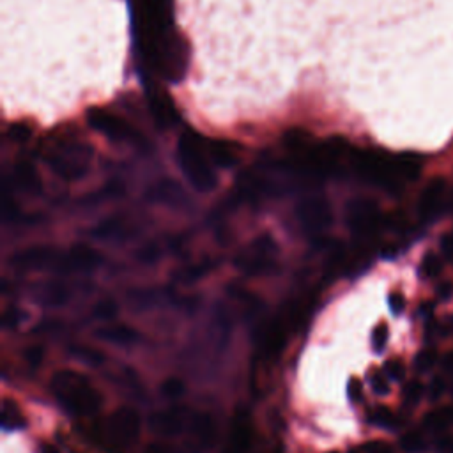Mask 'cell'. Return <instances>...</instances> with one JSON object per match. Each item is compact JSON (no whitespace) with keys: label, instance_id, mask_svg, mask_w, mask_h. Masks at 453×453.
<instances>
[{"label":"cell","instance_id":"cell-30","mask_svg":"<svg viewBox=\"0 0 453 453\" xmlns=\"http://www.w3.org/2000/svg\"><path fill=\"white\" fill-rule=\"evenodd\" d=\"M184 391H186V386H184V383L179 377H169V379L162 384V393L165 395L167 398H179L183 397Z\"/></svg>","mask_w":453,"mask_h":453},{"label":"cell","instance_id":"cell-11","mask_svg":"<svg viewBox=\"0 0 453 453\" xmlns=\"http://www.w3.org/2000/svg\"><path fill=\"white\" fill-rule=\"evenodd\" d=\"M110 434L121 444H131L140 436V415L131 408H119L110 418Z\"/></svg>","mask_w":453,"mask_h":453},{"label":"cell","instance_id":"cell-39","mask_svg":"<svg viewBox=\"0 0 453 453\" xmlns=\"http://www.w3.org/2000/svg\"><path fill=\"white\" fill-rule=\"evenodd\" d=\"M209 266H206V264H198V266H190L186 267V269L181 271V280L186 281V284H190V281H195L198 280V278L204 276V273L208 271Z\"/></svg>","mask_w":453,"mask_h":453},{"label":"cell","instance_id":"cell-52","mask_svg":"<svg viewBox=\"0 0 453 453\" xmlns=\"http://www.w3.org/2000/svg\"><path fill=\"white\" fill-rule=\"evenodd\" d=\"M41 453H59V452H57V448H53L52 444H43Z\"/></svg>","mask_w":453,"mask_h":453},{"label":"cell","instance_id":"cell-8","mask_svg":"<svg viewBox=\"0 0 453 453\" xmlns=\"http://www.w3.org/2000/svg\"><path fill=\"white\" fill-rule=\"evenodd\" d=\"M347 225L352 234L362 239L372 237L377 228L383 225V218L374 201L369 198H356L347 206Z\"/></svg>","mask_w":453,"mask_h":453},{"label":"cell","instance_id":"cell-20","mask_svg":"<svg viewBox=\"0 0 453 453\" xmlns=\"http://www.w3.org/2000/svg\"><path fill=\"white\" fill-rule=\"evenodd\" d=\"M208 152L211 162L216 167H234L237 163V151H235L234 145L230 142L225 140H209L208 142Z\"/></svg>","mask_w":453,"mask_h":453},{"label":"cell","instance_id":"cell-28","mask_svg":"<svg viewBox=\"0 0 453 453\" xmlns=\"http://www.w3.org/2000/svg\"><path fill=\"white\" fill-rule=\"evenodd\" d=\"M402 450L408 453H422L425 450V440L418 432H408L401 437Z\"/></svg>","mask_w":453,"mask_h":453},{"label":"cell","instance_id":"cell-2","mask_svg":"<svg viewBox=\"0 0 453 453\" xmlns=\"http://www.w3.org/2000/svg\"><path fill=\"white\" fill-rule=\"evenodd\" d=\"M177 160L181 170L188 177L194 188L198 191H209L216 186L218 179L211 167V158L208 152V142L194 131L181 135L177 144Z\"/></svg>","mask_w":453,"mask_h":453},{"label":"cell","instance_id":"cell-24","mask_svg":"<svg viewBox=\"0 0 453 453\" xmlns=\"http://www.w3.org/2000/svg\"><path fill=\"white\" fill-rule=\"evenodd\" d=\"M0 418H2V429L4 430H20L27 425L25 422L23 413L16 406V402L6 398L2 404V411H0Z\"/></svg>","mask_w":453,"mask_h":453},{"label":"cell","instance_id":"cell-21","mask_svg":"<svg viewBox=\"0 0 453 453\" xmlns=\"http://www.w3.org/2000/svg\"><path fill=\"white\" fill-rule=\"evenodd\" d=\"M14 179H16L18 186L23 188L25 191L28 194H41L43 190V184L41 179H39V174L35 172L34 167L30 163L23 162V163H18L16 169H14Z\"/></svg>","mask_w":453,"mask_h":453},{"label":"cell","instance_id":"cell-19","mask_svg":"<svg viewBox=\"0 0 453 453\" xmlns=\"http://www.w3.org/2000/svg\"><path fill=\"white\" fill-rule=\"evenodd\" d=\"M96 337L116 345H131L140 338L138 331L135 328L126 326V324H110V326L99 328L96 331Z\"/></svg>","mask_w":453,"mask_h":453},{"label":"cell","instance_id":"cell-16","mask_svg":"<svg viewBox=\"0 0 453 453\" xmlns=\"http://www.w3.org/2000/svg\"><path fill=\"white\" fill-rule=\"evenodd\" d=\"M184 420H186V409L170 408L165 411L155 413L149 420V425L155 434L163 437H172L183 432Z\"/></svg>","mask_w":453,"mask_h":453},{"label":"cell","instance_id":"cell-35","mask_svg":"<svg viewBox=\"0 0 453 453\" xmlns=\"http://www.w3.org/2000/svg\"><path fill=\"white\" fill-rule=\"evenodd\" d=\"M43 359H45V347L43 345H30V347L25 351V362L30 369H38L41 367Z\"/></svg>","mask_w":453,"mask_h":453},{"label":"cell","instance_id":"cell-37","mask_svg":"<svg viewBox=\"0 0 453 453\" xmlns=\"http://www.w3.org/2000/svg\"><path fill=\"white\" fill-rule=\"evenodd\" d=\"M423 397V386L418 381H411L404 390V398L408 404H418L420 398Z\"/></svg>","mask_w":453,"mask_h":453},{"label":"cell","instance_id":"cell-9","mask_svg":"<svg viewBox=\"0 0 453 453\" xmlns=\"http://www.w3.org/2000/svg\"><path fill=\"white\" fill-rule=\"evenodd\" d=\"M298 215L299 223L303 228L312 234H319L324 232L326 228H330L333 223V211H331V206L326 198L323 197H308L298 206Z\"/></svg>","mask_w":453,"mask_h":453},{"label":"cell","instance_id":"cell-7","mask_svg":"<svg viewBox=\"0 0 453 453\" xmlns=\"http://www.w3.org/2000/svg\"><path fill=\"white\" fill-rule=\"evenodd\" d=\"M87 123L91 124L92 130L105 135L106 138L116 142H133L137 144L140 140V135L131 128L130 123L116 113L103 108H91L87 113Z\"/></svg>","mask_w":453,"mask_h":453},{"label":"cell","instance_id":"cell-22","mask_svg":"<svg viewBox=\"0 0 453 453\" xmlns=\"http://www.w3.org/2000/svg\"><path fill=\"white\" fill-rule=\"evenodd\" d=\"M69 299V289L62 284H45L38 292V301L45 306H64Z\"/></svg>","mask_w":453,"mask_h":453},{"label":"cell","instance_id":"cell-51","mask_svg":"<svg viewBox=\"0 0 453 453\" xmlns=\"http://www.w3.org/2000/svg\"><path fill=\"white\" fill-rule=\"evenodd\" d=\"M440 294L443 296V298H448V296L452 294V285L450 284H443L440 287Z\"/></svg>","mask_w":453,"mask_h":453},{"label":"cell","instance_id":"cell-42","mask_svg":"<svg viewBox=\"0 0 453 453\" xmlns=\"http://www.w3.org/2000/svg\"><path fill=\"white\" fill-rule=\"evenodd\" d=\"M347 391H349V397H351L352 402H359L363 398V384L359 379H351L349 381V386H347Z\"/></svg>","mask_w":453,"mask_h":453},{"label":"cell","instance_id":"cell-3","mask_svg":"<svg viewBox=\"0 0 453 453\" xmlns=\"http://www.w3.org/2000/svg\"><path fill=\"white\" fill-rule=\"evenodd\" d=\"M352 165H354V170L358 172L359 177H363L369 183L384 188L388 191H397L402 186V183H404L401 179V176H398L395 158H390V156L383 155V152H354Z\"/></svg>","mask_w":453,"mask_h":453},{"label":"cell","instance_id":"cell-33","mask_svg":"<svg viewBox=\"0 0 453 453\" xmlns=\"http://www.w3.org/2000/svg\"><path fill=\"white\" fill-rule=\"evenodd\" d=\"M349 453H393V450L384 441H369V443L351 448Z\"/></svg>","mask_w":453,"mask_h":453},{"label":"cell","instance_id":"cell-12","mask_svg":"<svg viewBox=\"0 0 453 453\" xmlns=\"http://www.w3.org/2000/svg\"><path fill=\"white\" fill-rule=\"evenodd\" d=\"M101 264V255L87 245H74L69 253L59 257L55 267L64 271H91Z\"/></svg>","mask_w":453,"mask_h":453},{"label":"cell","instance_id":"cell-23","mask_svg":"<svg viewBox=\"0 0 453 453\" xmlns=\"http://www.w3.org/2000/svg\"><path fill=\"white\" fill-rule=\"evenodd\" d=\"M395 162H397V170L398 176L404 183H411L416 181L422 174V160L416 155H401L395 156Z\"/></svg>","mask_w":453,"mask_h":453},{"label":"cell","instance_id":"cell-53","mask_svg":"<svg viewBox=\"0 0 453 453\" xmlns=\"http://www.w3.org/2000/svg\"><path fill=\"white\" fill-rule=\"evenodd\" d=\"M331 453H335V452H331Z\"/></svg>","mask_w":453,"mask_h":453},{"label":"cell","instance_id":"cell-25","mask_svg":"<svg viewBox=\"0 0 453 453\" xmlns=\"http://www.w3.org/2000/svg\"><path fill=\"white\" fill-rule=\"evenodd\" d=\"M69 354H73L74 358H78L80 362L87 363V365L92 367H99L105 363V354L101 351L94 347H89V345H71L69 347Z\"/></svg>","mask_w":453,"mask_h":453},{"label":"cell","instance_id":"cell-38","mask_svg":"<svg viewBox=\"0 0 453 453\" xmlns=\"http://www.w3.org/2000/svg\"><path fill=\"white\" fill-rule=\"evenodd\" d=\"M384 372H386V376L390 377V379L401 381L402 377L406 376V367L401 359H390V362L386 363V367H384Z\"/></svg>","mask_w":453,"mask_h":453},{"label":"cell","instance_id":"cell-15","mask_svg":"<svg viewBox=\"0 0 453 453\" xmlns=\"http://www.w3.org/2000/svg\"><path fill=\"white\" fill-rule=\"evenodd\" d=\"M252 444V422L250 413L239 409L232 418L230 436H228L227 448L223 453H246Z\"/></svg>","mask_w":453,"mask_h":453},{"label":"cell","instance_id":"cell-4","mask_svg":"<svg viewBox=\"0 0 453 453\" xmlns=\"http://www.w3.org/2000/svg\"><path fill=\"white\" fill-rule=\"evenodd\" d=\"M156 64L163 77L170 82H181L188 67V46L179 34L162 28L156 39Z\"/></svg>","mask_w":453,"mask_h":453},{"label":"cell","instance_id":"cell-47","mask_svg":"<svg viewBox=\"0 0 453 453\" xmlns=\"http://www.w3.org/2000/svg\"><path fill=\"white\" fill-rule=\"evenodd\" d=\"M441 252H443L444 257L452 259L453 257V235L448 234L441 239Z\"/></svg>","mask_w":453,"mask_h":453},{"label":"cell","instance_id":"cell-17","mask_svg":"<svg viewBox=\"0 0 453 453\" xmlns=\"http://www.w3.org/2000/svg\"><path fill=\"white\" fill-rule=\"evenodd\" d=\"M149 108H151L152 119L162 130L174 126L179 121L176 105H174L172 98H169L165 92H155L149 99Z\"/></svg>","mask_w":453,"mask_h":453},{"label":"cell","instance_id":"cell-40","mask_svg":"<svg viewBox=\"0 0 453 453\" xmlns=\"http://www.w3.org/2000/svg\"><path fill=\"white\" fill-rule=\"evenodd\" d=\"M372 422L377 423L379 427H395V415L390 411V409H377L376 413L372 415Z\"/></svg>","mask_w":453,"mask_h":453},{"label":"cell","instance_id":"cell-43","mask_svg":"<svg viewBox=\"0 0 453 453\" xmlns=\"http://www.w3.org/2000/svg\"><path fill=\"white\" fill-rule=\"evenodd\" d=\"M158 255H160V248H158V246H156V245H149V246H145L144 250H142L140 255H138V259H140L142 262L151 264V262H155L156 259H158Z\"/></svg>","mask_w":453,"mask_h":453},{"label":"cell","instance_id":"cell-48","mask_svg":"<svg viewBox=\"0 0 453 453\" xmlns=\"http://www.w3.org/2000/svg\"><path fill=\"white\" fill-rule=\"evenodd\" d=\"M62 326V324L60 323H55V320H48V323H43V324H39V328L35 331H43V333L45 335H50V333H53V331L55 330H59V328Z\"/></svg>","mask_w":453,"mask_h":453},{"label":"cell","instance_id":"cell-18","mask_svg":"<svg viewBox=\"0 0 453 453\" xmlns=\"http://www.w3.org/2000/svg\"><path fill=\"white\" fill-rule=\"evenodd\" d=\"M190 434L198 450H206V448L211 447L216 436V425L213 416L208 413L195 415L190 422Z\"/></svg>","mask_w":453,"mask_h":453},{"label":"cell","instance_id":"cell-41","mask_svg":"<svg viewBox=\"0 0 453 453\" xmlns=\"http://www.w3.org/2000/svg\"><path fill=\"white\" fill-rule=\"evenodd\" d=\"M370 384H372L374 393L377 395H388V391H390V384H388L386 377H384L383 374H374V376L370 377Z\"/></svg>","mask_w":453,"mask_h":453},{"label":"cell","instance_id":"cell-44","mask_svg":"<svg viewBox=\"0 0 453 453\" xmlns=\"http://www.w3.org/2000/svg\"><path fill=\"white\" fill-rule=\"evenodd\" d=\"M444 390H447V384H444V381L441 379V377H434L432 383H430V386H429L430 398H434V401H436V398H440L441 395L444 393Z\"/></svg>","mask_w":453,"mask_h":453},{"label":"cell","instance_id":"cell-26","mask_svg":"<svg viewBox=\"0 0 453 453\" xmlns=\"http://www.w3.org/2000/svg\"><path fill=\"white\" fill-rule=\"evenodd\" d=\"M448 425H452L450 415H448V409H437V411L429 413L425 416V427L429 430H434V432H440V430H444Z\"/></svg>","mask_w":453,"mask_h":453},{"label":"cell","instance_id":"cell-27","mask_svg":"<svg viewBox=\"0 0 453 453\" xmlns=\"http://www.w3.org/2000/svg\"><path fill=\"white\" fill-rule=\"evenodd\" d=\"M119 313V305L113 299H101L92 310V317L98 320H112Z\"/></svg>","mask_w":453,"mask_h":453},{"label":"cell","instance_id":"cell-10","mask_svg":"<svg viewBox=\"0 0 453 453\" xmlns=\"http://www.w3.org/2000/svg\"><path fill=\"white\" fill-rule=\"evenodd\" d=\"M289 331L291 326L285 319H276L273 323L266 324L259 331V354L264 359H274L280 356V352L285 349Z\"/></svg>","mask_w":453,"mask_h":453},{"label":"cell","instance_id":"cell-36","mask_svg":"<svg viewBox=\"0 0 453 453\" xmlns=\"http://www.w3.org/2000/svg\"><path fill=\"white\" fill-rule=\"evenodd\" d=\"M388 335H390V331H388V326L386 324H379V326L374 330L372 333V347L376 352H381L384 347H386L388 344Z\"/></svg>","mask_w":453,"mask_h":453},{"label":"cell","instance_id":"cell-6","mask_svg":"<svg viewBox=\"0 0 453 453\" xmlns=\"http://www.w3.org/2000/svg\"><path fill=\"white\" fill-rule=\"evenodd\" d=\"M89 156H91L89 147L80 144H71L60 149V151L53 152L48 158V165L62 179L77 181L87 174Z\"/></svg>","mask_w":453,"mask_h":453},{"label":"cell","instance_id":"cell-13","mask_svg":"<svg viewBox=\"0 0 453 453\" xmlns=\"http://www.w3.org/2000/svg\"><path fill=\"white\" fill-rule=\"evenodd\" d=\"M447 183L443 179H434L427 184L418 201V215L422 220H430L440 215L447 204Z\"/></svg>","mask_w":453,"mask_h":453},{"label":"cell","instance_id":"cell-50","mask_svg":"<svg viewBox=\"0 0 453 453\" xmlns=\"http://www.w3.org/2000/svg\"><path fill=\"white\" fill-rule=\"evenodd\" d=\"M443 369L447 370V372L453 374V352H448L443 358Z\"/></svg>","mask_w":453,"mask_h":453},{"label":"cell","instance_id":"cell-14","mask_svg":"<svg viewBox=\"0 0 453 453\" xmlns=\"http://www.w3.org/2000/svg\"><path fill=\"white\" fill-rule=\"evenodd\" d=\"M59 255L50 246H30L11 257V266L18 269H43L55 266Z\"/></svg>","mask_w":453,"mask_h":453},{"label":"cell","instance_id":"cell-29","mask_svg":"<svg viewBox=\"0 0 453 453\" xmlns=\"http://www.w3.org/2000/svg\"><path fill=\"white\" fill-rule=\"evenodd\" d=\"M25 319H27V313H25L23 310L18 308V306H9L2 315V326L6 328V330H14V328L20 326Z\"/></svg>","mask_w":453,"mask_h":453},{"label":"cell","instance_id":"cell-49","mask_svg":"<svg viewBox=\"0 0 453 453\" xmlns=\"http://www.w3.org/2000/svg\"><path fill=\"white\" fill-rule=\"evenodd\" d=\"M144 453H172V450H170L167 444H162V443H151L147 448H145Z\"/></svg>","mask_w":453,"mask_h":453},{"label":"cell","instance_id":"cell-34","mask_svg":"<svg viewBox=\"0 0 453 453\" xmlns=\"http://www.w3.org/2000/svg\"><path fill=\"white\" fill-rule=\"evenodd\" d=\"M434 365H436V352L434 351H429V349H427V351H422L418 356H416L415 367L418 372L422 374L429 372V370H432Z\"/></svg>","mask_w":453,"mask_h":453},{"label":"cell","instance_id":"cell-31","mask_svg":"<svg viewBox=\"0 0 453 453\" xmlns=\"http://www.w3.org/2000/svg\"><path fill=\"white\" fill-rule=\"evenodd\" d=\"M441 269H443V262H441V259L437 255H434V253H429V255H425V259H423L422 262V274L425 278H434L437 276V274L441 273Z\"/></svg>","mask_w":453,"mask_h":453},{"label":"cell","instance_id":"cell-46","mask_svg":"<svg viewBox=\"0 0 453 453\" xmlns=\"http://www.w3.org/2000/svg\"><path fill=\"white\" fill-rule=\"evenodd\" d=\"M437 453H453V436H441L436 443Z\"/></svg>","mask_w":453,"mask_h":453},{"label":"cell","instance_id":"cell-1","mask_svg":"<svg viewBox=\"0 0 453 453\" xmlns=\"http://www.w3.org/2000/svg\"><path fill=\"white\" fill-rule=\"evenodd\" d=\"M53 395L69 413L78 416H91L101 408V395L89 379L73 370H59L52 377Z\"/></svg>","mask_w":453,"mask_h":453},{"label":"cell","instance_id":"cell-32","mask_svg":"<svg viewBox=\"0 0 453 453\" xmlns=\"http://www.w3.org/2000/svg\"><path fill=\"white\" fill-rule=\"evenodd\" d=\"M117 234H121V222L119 220H106L103 222L101 225H98L94 228V235L96 237H101V239H110V237H116Z\"/></svg>","mask_w":453,"mask_h":453},{"label":"cell","instance_id":"cell-45","mask_svg":"<svg viewBox=\"0 0 453 453\" xmlns=\"http://www.w3.org/2000/svg\"><path fill=\"white\" fill-rule=\"evenodd\" d=\"M390 308L393 313H401L406 308V298L401 292H391L390 294Z\"/></svg>","mask_w":453,"mask_h":453},{"label":"cell","instance_id":"cell-5","mask_svg":"<svg viewBox=\"0 0 453 453\" xmlns=\"http://www.w3.org/2000/svg\"><path fill=\"white\" fill-rule=\"evenodd\" d=\"M276 252L278 246L271 235H259V237L250 245V248L235 259V266H237V269H241L245 274L259 276V274L267 273V271L273 267Z\"/></svg>","mask_w":453,"mask_h":453}]
</instances>
